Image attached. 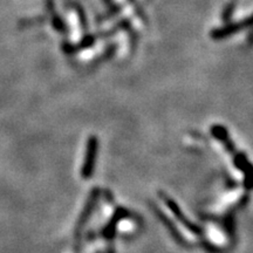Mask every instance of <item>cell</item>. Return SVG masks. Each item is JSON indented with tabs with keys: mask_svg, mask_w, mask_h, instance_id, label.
Here are the masks:
<instances>
[{
	"mask_svg": "<svg viewBox=\"0 0 253 253\" xmlns=\"http://www.w3.org/2000/svg\"><path fill=\"white\" fill-rule=\"evenodd\" d=\"M233 164H235V167L237 169L240 170L242 172H245L248 171L249 169H251V163L249 162L248 160V156H246V154L244 153H238V154H235L233 155Z\"/></svg>",
	"mask_w": 253,
	"mask_h": 253,
	"instance_id": "cell-8",
	"label": "cell"
},
{
	"mask_svg": "<svg viewBox=\"0 0 253 253\" xmlns=\"http://www.w3.org/2000/svg\"><path fill=\"white\" fill-rule=\"evenodd\" d=\"M158 194H160L161 197H162L164 204L167 205V208L169 209L170 211H171V213L176 217V219L178 220L183 226L186 227V229H188L190 232H192L196 236H201L202 233H203V229H202L201 226L196 225V224L192 223V221L190 220V219H188V217H186L185 214L183 213L182 209L179 208V205L177 204L176 202L173 201L171 197H170V196L166 195L162 191L158 192Z\"/></svg>",
	"mask_w": 253,
	"mask_h": 253,
	"instance_id": "cell-2",
	"label": "cell"
},
{
	"mask_svg": "<svg viewBox=\"0 0 253 253\" xmlns=\"http://www.w3.org/2000/svg\"><path fill=\"white\" fill-rule=\"evenodd\" d=\"M251 26V18H248L244 21H239V23H235V24H230L226 25V26L220 27V28H216L210 33L211 38L213 40H221L225 39V38L232 36V34L238 33L245 27H250Z\"/></svg>",
	"mask_w": 253,
	"mask_h": 253,
	"instance_id": "cell-4",
	"label": "cell"
},
{
	"mask_svg": "<svg viewBox=\"0 0 253 253\" xmlns=\"http://www.w3.org/2000/svg\"><path fill=\"white\" fill-rule=\"evenodd\" d=\"M99 154V140L95 135H91L87 141L86 155H84V164L81 168V177L84 179H89L95 171L96 158Z\"/></svg>",
	"mask_w": 253,
	"mask_h": 253,
	"instance_id": "cell-1",
	"label": "cell"
},
{
	"mask_svg": "<svg viewBox=\"0 0 253 253\" xmlns=\"http://www.w3.org/2000/svg\"><path fill=\"white\" fill-rule=\"evenodd\" d=\"M153 209H154L155 213H156V216H157L158 218H160L161 220H162V223L164 224V225H166L167 229L170 231V233H171V236L173 237V238H175L176 242H178L181 245H184V244H185V239L183 238V236L181 235V232H179V231L177 230V227H176L175 225H173L172 221L170 220L169 218H168V217L166 216V214H164V213L162 212V211L160 210V209L155 207V205H154Z\"/></svg>",
	"mask_w": 253,
	"mask_h": 253,
	"instance_id": "cell-7",
	"label": "cell"
},
{
	"mask_svg": "<svg viewBox=\"0 0 253 253\" xmlns=\"http://www.w3.org/2000/svg\"><path fill=\"white\" fill-rule=\"evenodd\" d=\"M100 197V189L99 188H95L91 190L89 197H88V201L86 203V207H84V211L81 212V216L79 218L78 221V233L80 232V230L86 225V223L88 221V219L90 218V214L93 213L95 207H96L97 201H99Z\"/></svg>",
	"mask_w": 253,
	"mask_h": 253,
	"instance_id": "cell-5",
	"label": "cell"
},
{
	"mask_svg": "<svg viewBox=\"0 0 253 253\" xmlns=\"http://www.w3.org/2000/svg\"><path fill=\"white\" fill-rule=\"evenodd\" d=\"M211 135H212L216 140L219 141L230 154H236V147L235 144H233V142L231 141L229 132H227V129L225 126L220 125H213L211 126Z\"/></svg>",
	"mask_w": 253,
	"mask_h": 253,
	"instance_id": "cell-6",
	"label": "cell"
},
{
	"mask_svg": "<svg viewBox=\"0 0 253 253\" xmlns=\"http://www.w3.org/2000/svg\"><path fill=\"white\" fill-rule=\"evenodd\" d=\"M130 217H131L130 211H129L128 209L122 208V207L118 208L115 210V212H114L113 217L110 218V220L108 221V224H107L106 227H104V229H103L102 236L106 239L113 240L114 237H115L116 229H118V224L121 220L126 219V218H130Z\"/></svg>",
	"mask_w": 253,
	"mask_h": 253,
	"instance_id": "cell-3",
	"label": "cell"
}]
</instances>
